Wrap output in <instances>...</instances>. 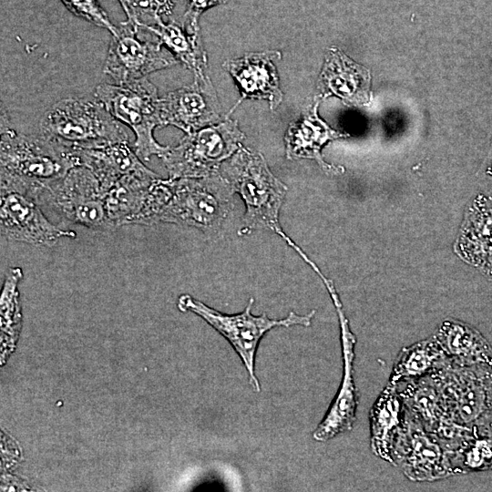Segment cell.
Wrapping results in <instances>:
<instances>
[{"label": "cell", "mask_w": 492, "mask_h": 492, "mask_svg": "<svg viewBox=\"0 0 492 492\" xmlns=\"http://www.w3.org/2000/svg\"><path fill=\"white\" fill-rule=\"evenodd\" d=\"M233 193L220 173L203 178H158L136 224L169 222L215 231L231 210Z\"/></svg>", "instance_id": "cell-1"}, {"label": "cell", "mask_w": 492, "mask_h": 492, "mask_svg": "<svg viewBox=\"0 0 492 492\" xmlns=\"http://www.w3.org/2000/svg\"><path fill=\"white\" fill-rule=\"evenodd\" d=\"M81 165L78 152L36 133L14 128L1 114L0 189L26 193L36 200L47 187Z\"/></svg>", "instance_id": "cell-2"}, {"label": "cell", "mask_w": 492, "mask_h": 492, "mask_svg": "<svg viewBox=\"0 0 492 492\" xmlns=\"http://www.w3.org/2000/svg\"><path fill=\"white\" fill-rule=\"evenodd\" d=\"M37 133L76 150L129 140L122 123L95 97L59 100L43 115Z\"/></svg>", "instance_id": "cell-3"}, {"label": "cell", "mask_w": 492, "mask_h": 492, "mask_svg": "<svg viewBox=\"0 0 492 492\" xmlns=\"http://www.w3.org/2000/svg\"><path fill=\"white\" fill-rule=\"evenodd\" d=\"M223 178L245 202L244 230L270 229L296 251L299 247L279 223L288 189L272 173L262 155L241 149L223 167Z\"/></svg>", "instance_id": "cell-4"}, {"label": "cell", "mask_w": 492, "mask_h": 492, "mask_svg": "<svg viewBox=\"0 0 492 492\" xmlns=\"http://www.w3.org/2000/svg\"><path fill=\"white\" fill-rule=\"evenodd\" d=\"M108 111L135 134L134 150L144 161L169 149L154 138L153 131L162 127L159 98L156 87L147 78L126 83H101L94 91Z\"/></svg>", "instance_id": "cell-5"}, {"label": "cell", "mask_w": 492, "mask_h": 492, "mask_svg": "<svg viewBox=\"0 0 492 492\" xmlns=\"http://www.w3.org/2000/svg\"><path fill=\"white\" fill-rule=\"evenodd\" d=\"M253 302V298H251L242 313L229 315L207 306L188 294H183L179 298L178 307L182 312L190 311L198 314L230 342L247 369L251 385L254 391L260 392L261 385L254 373V364L261 337L273 327L309 326L315 311L305 315L291 312L285 318L274 320L270 319L265 313L254 316L251 312Z\"/></svg>", "instance_id": "cell-6"}, {"label": "cell", "mask_w": 492, "mask_h": 492, "mask_svg": "<svg viewBox=\"0 0 492 492\" xmlns=\"http://www.w3.org/2000/svg\"><path fill=\"white\" fill-rule=\"evenodd\" d=\"M433 374L456 425L469 430L492 431L484 424L492 414V366L460 364L446 359Z\"/></svg>", "instance_id": "cell-7"}, {"label": "cell", "mask_w": 492, "mask_h": 492, "mask_svg": "<svg viewBox=\"0 0 492 492\" xmlns=\"http://www.w3.org/2000/svg\"><path fill=\"white\" fill-rule=\"evenodd\" d=\"M244 137L237 121L227 119L187 134L160 158L170 179L208 177L219 173Z\"/></svg>", "instance_id": "cell-8"}, {"label": "cell", "mask_w": 492, "mask_h": 492, "mask_svg": "<svg viewBox=\"0 0 492 492\" xmlns=\"http://www.w3.org/2000/svg\"><path fill=\"white\" fill-rule=\"evenodd\" d=\"M36 200L68 222L96 231L115 229L108 213L105 191L97 176L84 165L71 169L45 189Z\"/></svg>", "instance_id": "cell-9"}, {"label": "cell", "mask_w": 492, "mask_h": 492, "mask_svg": "<svg viewBox=\"0 0 492 492\" xmlns=\"http://www.w3.org/2000/svg\"><path fill=\"white\" fill-rule=\"evenodd\" d=\"M177 62L174 56L162 50L161 42L153 33L127 19L112 35L103 71L114 83H126Z\"/></svg>", "instance_id": "cell-10"}, {"label": "cell", "mask_w": 492, "mask_h": 492, "mask_svg": "<svg viewBox=\"0 0 492 492\" xmlns=\"http://www.w3.org/2000/svg\"><path fill=\"white\" fill-rule=\"evenodd\" d=\"M391 464L415 482H434L453 476L448 445L406 413Z\"/></svg>", "instance_id": "cell-11"}, {"label": "cell", "mask_w": 492, "mask_h": 492, "mask_svg": "<svg viewBox=\"0 0 492 492\" xmlns=\"http://www.w3.org/2000/svg\"><path fill=\"white\" fill-rule=\"evenodd\" d=\"M0 229L8 241L36 246L52 247L64 237L77 236L51 222L35 198L11 189H0Z\"/></svg>", "instance_id": "cell-12"}, {"label": "cell", "mask_w": 492, "mask_h": 492, "mask_svg": "<svg viewBox=\"0 0 492 492\" xmlns=\"http://www.w3.org/2000/svg\"><path fill=\"white\" fill-rule=\"evenodd\" d=\"M327 290L339 317L343 372L337 395L325 416L313 434V439L319 442L328 441L352 430L356 420V410L359 404V394L354 380L356 339L350 329L349 322L333 283L329 284Z\"/></svg>", "instance_id": "cell-13"}, {"label": "cell", "mask_w": 492, "mask_h": 492, "mask_svg": "<svg viewBox=\"0 0 492 492\" xmlns=\"http://www.w3.org/2000/svg\"><path fill=\"white\" fill-rule=\"evenodd\" d=\"M395 384L403 398L405 413L449 446L472 432L456 425L451 418L433 373Z\"/></svg>", "instance_id": "cell-14"}, {"label": "cell", "mask_w": 492, "mask_h": 492, "mask_svg": "<svg viewBox=\"0 0 492 492\" xmlns=\"http://www.w3.org/2000/svg\"><path fill=\"white\" fill-rule=\"evenodd\" d=\"M162 126L172 125L187 134L222 118L216 91L208 77L167 93L159 98Z\"/></svg>", "instance_id": "cell-15"}, {"label": "cell", "mask_w": 492, "mask_h": 492, "mask_svg": "<svg viewBox=\"0 0 492 492\" xmlns=\"http://www.w3.org/2000/svg\"><path fill=\"white\" fill-rule=\"evenodd\" d=\"M281 59V53L268 50L261 53H248L242 57L229 60L225 68L236 81L241 98L267 99L272 109H275L282 100L279 87V77L275 61Z\"/></svg>", "instance_id": "cell-16"}, {"label": "cell", "mask_w": 492, "mask_h": 492, "mask_svg": "<svg viewBox=\"0 0 492 492\" xmlns=\"http://www.w3.org/2000/svg\"><path fill=\"white\" fill-rule=\"evenodd\" d=\"M370 443L373 453L391 463L403 431L405 410L396 384L387 383L370 409Z\"/></svg>", "instance_id": "cell-17"}, {"label": "cell", "mask_w": 492, "mask_h": 492, "mask_svg": "<svg viewBox=\"0 0 492 492\" xmlns=\"http://www.w3.org/2000/svg\"><path fill=\"white\" fill-rule=\"evenodd\" d=\"M458 246L468 263L492 278V201L483 194L468 208Z\"/></svg>", "instance_id": "cell-18"}, {"label": "cell", "mask_w": 492, "mask_h": 492, "mask_svg": "<svg viewBox=\"0 0 492 492\" xmlns=\"http://www.w3.org/2000/svg\"><path fill=\"white\" fill-rule=\"evenodd\" d=\"M81 165L89 168L98 179L104 191L115 181L127 176H151L131 149L128 141L108 144L96 149H77Z\"/></svg>", "instance_id": "cell-19"}, {"label": "cell", "mask_w": 492, "mask_h": 492, "mask_svg": "<svg viewBox=\"0 0 492 492\" xmlns=\"http://www.w3.org/2000/svg\"><path fill=\"white\" fill-rule=\"evenodd\" d=\"M369 72L341 50L331 48L320 75L319 88L324 95H334L350 104H362L368 97Z\"/></svg>", "instance_id": "cell-20"}, {"label": "cell", "mask_w": 492, "mask_h": 492, "mask_svg": "<svg viewBox=\"0 0 492 492\" xmlns=\"http://www.w3.org/2000/svg\"><path fill=\"white\" fill-rule=\"evenodd\" d=\"M450 361L492 366V347L474 327L454 319L444 321L433 335Z\"/></svg>", "instance_id": "cell-21"}, {"label": "cell", "mask_w": 492, "mask_h": 492, "mask_svg": "<svg viewBox=\"0 0 492 492\" xmlns=\"http://www.w3.org/2000/svg\"><path fill=\"white\" fill-rule=\"evenodd\" d=\"M153 33L172 55L194 74V78L207 77V56L200 30L190 31L180 22L159 21L153 26L144 27Z\"/></svg>", "instance_id": "cell-22"}, {"label": "cell", "mask_w": 492, "mask_h": 492, "mask_svg": "<svg viewBox=\"0 0 492 492\" xmlns=\"http://www.w3.org/2000/svg\"><path fill=\"white\" fill-rule=\"evenodd\" d=\"M316 106L308 109L300 120L290 124L284 138L286 155L290 159H314L328 168L321 158V148L327 140L340 135L319 119Z\"/></svg>", "instance_id": "cell-23"}, {"label": "cell", "mask_w": 492, "mask_h": 492, "mask_svg": "<svg viewBox=\"0 0 492 492\" xmlns=\"http://www.w3.org/2000/svg\"><path fill=\"white\" fill-rule=\"evenodd\" d=\"M446 359L434 336L416 342L401 349L388 382L395 384L419 379L439 369Z\"/></svg>", "instance_id": "cell-24"}, {"label": "cell", "mask_w": 492, "mask_h": 492, "mask_svg": "<svg viewBox=\"0 0 492 492\" xmlns=\"http://www.w3.org/2000/svg\"><path fill=\"white\" fill-rule=\"evenodd\" d=\"M453 476L492 469V432L472 431L449 447Z\"/></svg>", "instance_id": "cell-25"}, {"label": "cell", "mask_w": 492, "mask_h": 492, "mask_svg": "<svg viewBox=\"0 0 492 492\" xmlns=\"http://www.w3.org/2000/svg\"><path fill=\"white\" fill-rule=\"evenodd\" d=\"M127 14L128 20L142 26H153L163 15L172 13L176 0H118Z\"/></svg>", "instance_id": "cell-26"}, {"label": "cell", "mask_w": 492, "mask_h": 492, "mask_svg": "<svg viewBox=\"0 0 492 492\" xmlns=\"http://www.w3.org/2000/svg\"><path fill=\"white\" fill-rule=\"evenodd\" d=\"M65 6L75 15L108 30L111 35L117 32L113 25L97 0H61Z\"/></svg>", "instance_id": "cell-27"}, {"label": "cell", "mask_w": 492, "mask_h": 492, "mask_svg": "<svg viewBox=\"0 0 492 492\" xmlns=\"http://www.w3.org/2000/svg\"><path fill=\"white\" fill-rule=\"evenodd\" d=\"M228 0H188V5L185 14L182 16L181 23L190 31L200 30L199 18L207 9L226 4Z\"/></svg>", "instance_id": "cell-28"}, {"label": "cell", "mask_w": 492, "mask_h": 492, "mask_svg": "<svg viewBox=\"0 0 492 492\" xmlns=\"http://www.w3.org/2000/svg\"><path fill=\"white\" fill-rule=\"evenodd\" d=\"M490 169L492 171V156H491V165H490Z\"/></svg>", "instance_id": "cell-29"}]
</instances>
